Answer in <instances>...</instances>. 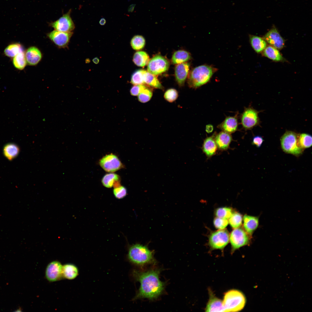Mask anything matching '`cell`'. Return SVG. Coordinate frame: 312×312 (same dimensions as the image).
Segmentation results:
<instances>
[{"instance_id":"6da1fadb","label":"cell","mask_w":312,"mask_h":312,"mask_svg":"<svg viewBox=\"0 0 312 312\" xmlns=\"http://www.w3.org/2000/svg\"><path fill=\"white\" fill-rule=\"evenodd\" d=\"M160 272L159 269H151L146 271H133V277L140 284L134 300L144 298L153 300L159 297L164 290L165 285L159 279Z\"/></svg>"},{"instance_id":"7a4b0ae2","label":"cell","mask_w":312,"mask_h":312,"mask_svg":"<svg viewBox=\"0 0 312 312\" xmlns=\"http://www.w3.org/2000/svg\"><path fill=\"white\" fill-rule=\"evenodd\" d=\"M127 258L131 263L140 266L155 264L156 262L153 252L150 250L146 246L139 244H136L130 247Z\"/></svg>"},{"instance_id":"3957f363","label":"cell","mask_w":312,"mask_h":312,"mask_svg":"<svg viewBox=\"0 0 312 312\" xmlns=\"http://www.w3.org/2000/svg\"><path fill=\"white\" fill-rule=\"evenodd\" d=\"M217 70V68L206 64L195 67L189 75V86L191 88H197L205 84L209 81L213 74Z\"/></svg>"},{"instance_id":"277c9868","label":"cell","mask_w":312,"mask_h":312,"mask_svg":"<svg viewBox=\"0 0 312 312\" xmlns=\"http://www.w3.org/2000/svg\"><path fill=\"white\" fill-rule=\"evenodd\" d=\"M222 300L224 312H238L244 307L246 299L244 294L235 289L230 290L224 294Z\"/></svg>"},{"instance_id":"5b68a950","label":"cell","mask_w":312,"mask_h":312,"mask_svg":"<svg viewBox=\"0 0 312 312\" xmlns=\"http://www.w3.org/2000/svg\"><path fill=\"white\" fill-rule=\"evenodd\" d=\"M298 134L296 133L287 131L280 139L281 147L285 153L298 156L303 153L304 149L300 148L298 144Z\"/></svg>"},{"instance_id":"8992f818","label":"cell","mask_w":312,"mask_h":312,"mask_svg":"<svg viewBox=\"0 0 312 312\" xmlns=\"http://www.w3.org/2000/svg\"><path fill=\"white\" fill-rule=\"evenodd\" d=\"M251 237L242 228L234 229L229 237L231 252L233 253L240 247L249 244Z\"/></svg>"},{"instance_id":"52a82bcc","label":"cell","mask_w":312,"mask_h":312,"mask_svg":"<svg viewBox=\"0 0 312 312\" xmlns=\"http://www.w3.org/2000/svg\"><path fill=\"white\" fill-rule=\"evenodd\" d=\"M229 237V234L226 229L213 232L209 237V245L212 250H223L228 243Z\"/></svg>"},{"instance_id":"ba28073f","label":"cell","mask_w":312,"mask_h":312,"mask_svg":"<svg viewBox=\"0 0 312 312\" xmlns=\"http://www.w3.org/2000/svg\"><path fill=\"white\" fill-rule=\"evenodd\" d=\"M259 112L251 107L244 109L241 117V123L244 129H251L260 124V121L258 116Z\"/></svg>"},{"instance_id":"9c48e42d","label":"cell","mask_w":312,"mask_h":312,"mask_svg":"<svg viewBox=\"0 0 312 312\" xmlns=\"http://www.w3.org/2000/svg\"><path fill=\"white\" fill-rule=\"evenodd\" d=\"M169 65V62L166 58L157 55L149 60L147 70L149 73L156 75L166 71Z\"/></svg>"},{"instance_id":"30bf717a","label":"cell","mask_w":312,"mask_h":312,"mask_svg":"<svg viewBox=\"0 0 312 312\" xmlns=\"http://www.w3.org/2000/svg\"><path fill=\"white\" fill-rule=\"evenodd\" d=\"M99 164L105 171L109 172H115L123 167L118 157L112 153L103 157L100 160Z\"/></svg>"},{"instance_id":"8fae6325","label":"cell","mask_w":312,"mask_h":312,"mask_svg":"<svg viewBox=\"0 0 312 312\" xmlns=\"http://www.w3.org/2000/svg\"><path fill=\"white\" fill-rule=\"evenodd\" d=\"M50 25L55 30L64 32H72L75 28L74 24L70 16V11L51 23Z\"/></svg>"},{"instance_id":"7c38bea8","label":"cell","mask_w":312,"mask_h":312,"mask_svg":"<svg viewBox=\"0 0 312 312\" xmlns=\"http://www.w3.org/2000/svg\"><path fill=\"white\" fill-rule=\"evenodd\" d=\"M45 276L47 279L50 282H55L62 279L64 277L63 265L58 261L51 262L46 268Z\"/></svg>"},{"instance_id":"4fadbf2b","label":"cell","mask_w":312,"mask_h":312,"mask_svg":"<svg viewBox=\"0 0 312 312\" xmlns=\"http://www.w3.org/2000/svg\"><path fill=\"white\" fill-rule=\"evenodd\" d=\"M72 32H64L54 30L47 34L49 38L60 48L66 47L73 35Z\"/></svg>"},{"instance_id":"5bb4252c","label":"cell","mask_w":312,"mask_h":312,"mask_svg":"<svg viewBox=\"0 0 312 312\" xmlns=\"http://www.w3.org/2000/svg\"><path fill=\"white\" fill-rule=\"evenodd\" d=\"M263 38L270 46L278 50L281 49L284 46V40L274 26L265 35Z\"/></svg>"},{"instance_id":"9a60e30c","label":"cell","mask_w":312,"mask_h":312,"mask_svg":"<svg viewBox=\"0 0 312 312\" xmlns=\"http://www.w3.org/2000/svg\"><path fill=\"white\" fill-rule=\"evenodd\" d=\"M209 299L205 309L206 312H224L222 300L217 298L208 289Z\"/></svg>"},{"instance_id":"2e32d148","label":"cell","mask_w":312,"mask_h":312,"mask_svg":"<svg viewBox=\"0 0 312 312\" xmlns=\"http://www.w3.org/2000/svg\"><path fill=\"white\" fill-rule=\"evenodd\" d=\"M25 55L27 63L32 66L37 65L41 60L42 57L40 51L35 46L29 48L25 52Z\"/></svg>"},{"instance_id":"e0dca14e","label":"cell","mask_w":312,"mask_h":312,"mask_svg":"<svg viewBox=\"0 0 312 312\" xmlns=\"http://www.w3.org/2000/svg\"><path fill=\"white\" fill-rule=\"evenodd\" d=\"M190 64L188 63H183L177 64L175 69L176 79L179 85L182 86L188 75Z\"/></svg>"},{"instance_id":"ac0fdd59","label":"cell","mask_w":312,"mask_h":312,"mask_svg":"<svg viewBox=\"0 0 312 312\" xmlns=\"http://www.w3.org/2000/svg\"><path fill=\"white\" fill-rule=\"evenodd\" d=\"M244 230L251 236L259 225L258 217L245 215L243 217Z\"/></svg>"},{"instance_id":"d6986e66","label":"cell","mask_w":312,"mask_h":312,"mask_svg":"<svg viewBox=\"0 0 312 312\" xmlns=\"http://www.w3.org/2000/svg\"><path fill=\"white\" fill-rule=\"evenodd\" d=\"M238 122L236 116L226 117L218 126L223 131L229 133L235 132L237 129Z\"/></svg>"},{"instance_id":"ffe728a7","label":"cell","mask_w":312,"mask_h":312,"mask_svg":"<svg viewBox=\"0 0 312 312\" xmlns=\"http://www.w3.org/2000/svg\"><path fill=\"white\" fill-rule=\"evenodd\" d=\"M215 140L218 148L224 150L229 148L232 140V137L229 133L223 131L217 134Z\"/></svg>"},{"instance_id":"44dd1931","label":"cell","mask_w":312,"mask_h":312,"mask_svg":"<svg viewBox=\"0 0 312 312\" xmlns=\"http://www.w3.org/2000/svg\"><path fill=\"white\" fill-rule=\"evenodd\" d=\"M120 177L119 175L114 173L105 174L103 177L101 182L105 187L110 188L118 187L121 185Z\"/></svg>"},{"instance_id":"7402d4cb","label":"cell","mask_w":312,"mask_h":312,"mask_svg":"<svg viewBox=\"0 0 312 312\" xmlns=\"http://www.w3.org/2000/svg\"><path fill=\"white\" fill-rule=\"evenodd\" d=\"M20 151V149L18 145L12 143L5 144L3 149V155L10 161H12L17 157Z\"/></svg>"},{"instance_id":"603a6c76","label":"cell","mask_w":312,"mask_h":312,"mask_svg":"<svg viewBox=\"0 0 312 312\" xmlns=\"http://www.w3.org/2000/svg\"><path fill=\"white\" fill-rule=\"evenodd\" d=\"M213 135L208 137L204 140L202 149L206 156L208 157L214 155L217 149V145Z\"/></svg>"},{"instance_id":"cb8c5ba5","label":"cell","mask_w":312,"mask_h":312,"mask_svg":"<svg viewBox=\"0 0 312 312\" xmlns=\"http://www.w3.org/2000/svg\"><path fill=\"white\" fill-rule=\"evenodd\" d=\"M249 39L252 47L257 53L263 51L267 47V42L263 38L260 37L250 35Z\"/></svg>"},{"instance_id":"d4e9b609","label":"cell","mask_w":312,"mask_h":312,"mask_svg":"<svg viewBox=\"0 0 312 312\" xmlns=\"http://www.w3.org/2000/svg\"><path fill=\"white\" fill-rule=\"evenodd\" d=\"M263 54L265 57L275 61H282L284 60L278 50L271 46L266 47L263 51Z\"/></svg>"},{"instance_id":"484cf974","label":"cell","mask_w":312,"mask_h":312,"mask_svg":"<svg viewBox=\"0 0 312 312\" xmlns=\"http://www.w3.org/2000/svg\"><path fill=\"white\" fill-rule=\"evenodd\" d=\"M191 58V56L188 52L183 50L175 51L173 54L172 61L173 64H179L185 62Z\"/></svg>"},{"instance_id":"4316f807","label":"cell","mask_w":312,"mask_h":312,"mask_svg":"<svg viewBox=\"0 0 312 312\" xmlns=\"http://www.w3.org/2000/svg\"><path fill=\"white\" fill-rule=\"evenodd\" d=\"M63 272L64 277L72 280L76 278L78 275L77 268L72 264H66L63 266Z\"/></svg>"},{"instance_id":"83f0119b","label":"cell","mask_w":312,"mask_h":312,"mask_svg":"<svg viewBox=\"0 0 312 312\" xmlns=\"http://www.w3.org/2000/svg\"><path fill=\"white\" fill-rule=\"evenodd\" d=\"M144 83L154 88L163 90V86L155 76L146 71L144 76Z\"/></svg>"},{"instance_id":"f1b7e54d","label":"cell","mask_w":312,"mask_h":312,"mask_svg":"<svg viewBox=\"0 0 312 312\" xmlns=\"http://www.w3.org/2000/svg\"><path fill=\"white\" fill-rule=\"evenodd\" d=\"M133 60L137 66L143 67L148 64L149 58L148 55L145 52L139 51L134 54Z\"/></svg>"},{"instance_id":"f546056e","label":"cell","mask_w":312,"mask_h":312,"mask_svg":"<svg viewBox=\"0 0 312 312\" xmlns=\"http://www.w3.org/2000/svg\"><path fill=\"white\" fill-rule=\"evenodd\" d=\"M24 51L23 46L20 44L14 43L8 46L5 49L4 53L5 55L14 57L19 53Z\"/></svg>"},{"instance_id":"4dcf8cb0","label":"cell","mask_w":312,"mask_h":312,"mask_svg":"<svg viewBox=\"0 0 312 312\" xmlns=\"http://www.w3.org/2000/svg\"><path fill=\"white\" fill-rule=\"evenodd\" d=\"M297 142L298 146L304 150L309 148L312 145V136L305 133L298 134Z\"/></svg>"},{"instance_id":"1f68e13d","label":"cell","mask_w":312,"mask_h":312,"mask_svg":"<svg viewBox=\"0 0 312 312\" xmlns=\"http://www.w3.org/2000/svg\"><path fill=\"white\" fill-rule=\"evenodd\" d=\"M13 63L14 67L18 69H24L27 64L24 51L19 53L13 57Z\"/></svg>"},{"instance_id":"d6a6232c","label":"cell","mask_w":312,"mask_h":312,"mask_svg":"<svg viewBox=\"0 0 312 312\" xmlns=\"http://www.w3.org/2000/svg\"><path fill=\"white\" fill-rule=\"evenodd\" d=\"M146 71L144 69H139L136 70L132 74L131 82L134 85L143 84L144 76V73Z\"/></svg>"},{"instance_id":"836d02e7","label":"cell","mask_w":312,"mask_h":312,"mask_svg":"<svg viewBox=\"0 0 312 312\" xmlns=\"http://www.w3.org/2000/svg\"><path fill=\"white\" fill-rule=\"evenodd\" d=\"M229 219V222L230 225L234 229L239 227L242 224L243 217L238 212H233Z\"/></svg>"},{"instance_id":"e575fe53","label":"cell","mask_w":312,"mask_h":312,"mask_svg":"<svg viewBox=\"0 0 312 312\" xmlns=\"http://www.w3.org/2000/svg\"><path fill=\"white\" fill-rule=\"evenodd\" d=\"M145 41L144 38L140 35L134 36L131 39V44L132 48L136 50H140L144 47Z\"/></svg>"},{"instance_id":"d590c367","label":"cell","mask_w":312,"mask_h":312,"mask_svg":"<svg viewBox=\"0 0 312 312\" xmlns=\"http://www.w3.org/2000/svg\"><path fill=\"white\" fill-rule=\"evenodd\" d=\"M233 213L231 208L226 207H222L216 209L215 215L216 217L228 219L230 217Z\"/></svg>"},{"instance_id":"8d00e7d4","label":"cell","mask_w":312,"mask_h":312,"mask_svg":"<svg viewBox=\"0 0 312 312\" xmlns=\"http://www.w3.org/2000/svg\"><path fill=\"white\" fill-rule=\"evenodd\" d=\"M153 94L152 90L146 86L138 94V100L141 103H146L151 99Z\"/></svg>"},{"instance_id":"74e56055","label":"cell","mask_w":312,"mask_h":312,"mask_svg":"<svg viewBox=\"0 0 312 312\" xmlns=\"http://www.w3.org/2000/svg\"><path fill=\"white\" fill-rule=\"evenodd\" d=\"M178 93L177 91L174 88L167 90L165 92L164 97L165 100L170 103L175 101L177 98Z\"/></svg>"},{"instance_id":"f35d334b","label":"cell","mask_w":312,"mask_h":312,"mask_svg":"<svg viewBox=\"0 0 312 312\" xmlns=\"http://www.w3.org/2000/svg\"><path fill=\"white\" fill-rule=\"evenodd\" d=\"M113 193L116 198L119 199H121L127 195V190L125 187L120 185L114 187Z\"/></svg>"},{"instance_id":"ab89813d","label":"cell","mask_w":312,"mask_h":312,"mask_svg":"<svg viewBox=\"0 0 312 312\" xmlns=\"http://www.w3.org/2000/svg\"><path fill=\"white\" fill-rule=\"evenodd\" d=\"M228 223L227 219L217 217L215 218L213 220V224L215 228L219 230L224 229Z\"/></svg>"},{"instance_id":"60d3db41","label":"cell","mask_w":312,"mask_h":312,"mask_svg":"<svg viewBox=\"0 0 312 312\" xmlns=\"http://www.w3.org/2000/svg\"><path fill=\"white\" fill-rule=\"evenodd\" d=\"M146 87L143 84L135 85L132 87L130 90L131 94L134 96L138 95L141 91Z\"/></svg>"},{"instance_id":"b9f144b4","label":"cell","mask_w":312,"mask_h":312,"mask_svg":"<svg viewBox=\"0 0 312 312\" xmlns=\"http://www.w3.org/2000/svg\"><path fill=\"white\" fill-rule=\"evenodd\" d=\"M263 138L261 136L256 135L253 137L252 141V144L257 148L260 147L264 142Z\"/></svg>"},{"instance_id":"7bdbcfd3","label":"cell","mask_w":312,"mask_h":312,"mask_svg":"<svg viewBox=\"0 0 312 312\" xmlns=\"http://www.w3.org/2000/svg\"><path fill=\"white\" fill-rule=\"evenodd\" d=\"M213 129V127L211 125H208L206 126V131L208 133H210L212 131Z\"/></svg>"},{"instance_id":"ee69618b","label":"cell","mask_w":312,"mask_h":312,"mask_svg":"<svg viewBox=\"0 0 312 312\" xmlns=\"http://www.w3.org/2000/svg\"><path fill=\"white\" fill-rule=\"evenodd\" d=\"M135 4H132L128 8V11L129 12H133L134 10Z\"/></svg>"},{"instance_id":"f6af8a7d","label":"cell","mask_w":312,"mask_h":312,"mask_svg":"<svg viewBox=\"0 0 312 312\" xmlns=\"http://www.w3.org/2000/svg\"><path fill=\"white\" fill-rule=\"evenodd\" d=\"M99 24L101 25H104L106 23V20L104 18H101L99 22Z\"/></svg>"},{"instance_id":"bcb514c9","label":"cell","mask_w":312,"mask_h":312,"mask_svg":"<svg viewBox=\"0 0 312 312\" xmlns=\"http://www.w3.org/2000/svg\"><path fill=\"white\" fill-rule=\"evenodd\" d=\"M93 62L95 64H97L99 62V59L97 57H95L92 60Z\"/></svg>"}]
</instances>
